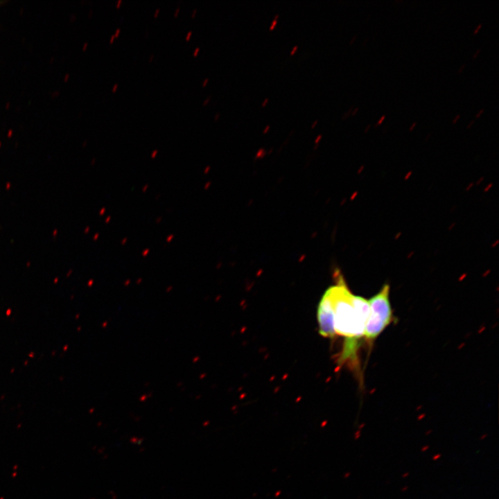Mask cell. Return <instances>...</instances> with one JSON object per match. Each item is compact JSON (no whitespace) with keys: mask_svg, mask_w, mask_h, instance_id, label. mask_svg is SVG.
Wrapping results in <instances>:
<instances>
[{"mask_svg":"<svg viewBox=\"0 0 499 499\" xmlns=\"http://www.w3.org/2000/svg\"><path fill=\"white\" fill-rule=\"evenodd\" d=\"M118 85L115 84L112 88V91H115L117 89Z\"/></svg>","mask_w":499,"mask_h":499,"instance_id":"obj_20","label":"cell"},{"mask_svg":"<svg viewBox=\"0 0 499 499\" xmlns=\"http://www.w3.org/2000/svg\"><path fill=\"white\" fill-rule=\"evenodd\" d=\"M441 457L440 454H436L432 457L433 460H437Z\"/></svg>","mask_w":499,"mask_h":499,"instance_id":"obj_10","label":"cell"},{"mask_svg":"<svg viewBox=\"0 0 499 499\" xmlns=\"http://www.w3.org/2000/svg\"><path fill=\"white\" fill-rule=\"evenodd\" d=\"M408 475H409V473H408V472H406L405 473H403V474L402 475V477H403V478H406Z\"/></svg>","mask_w":499,"mask_h":499,"instance_id":"obj_27","label":"cell"},{"mask_svg":"<svg viewBox=\"0 0 499 499\" xmlns=\"http://www.w3.org/2000/svg\"><path fill=\"white\" fill-rule=\"evenodd\" d=\"M385 118V115H383L380 117V119H379V121L374 125V127L376 128V126H378L379 125H380L383 123Z\"/></svg>","mask_w":499,"mask_h":499,"instance_id":"obj_4","label":"cell"},{"mask_svg":"<svg viewBox=\"0 0 499 499\" xmlns=\"http://www.w3.org/2000/svg\"><path fill=\"white\" fill-rule=\"evenodd\" d=\"M199 51H200V48H199V47H197V48L194 50L193 55H195V56L197 55V54H198V53L199 52Z\"/></svg>","mask_w":499,"mask_h":499,"instance_id":"obj_11","label":"cell"},{"mask_svg":"<svg viewBox=\"0 0 499 499\" xmlns=\"http://www.w3.org/2000/svg\"><path fill=\"white\" fill-rule=\"evenodd\" d=\"M219 115H220L219 114H216V115H215V119H218Z\"/></svg>","mask_w":499,"mask_h":499,"instance_id":"obj_36","label":"cell"},{"mask_svg":"<svg viewBox=\"0 0 499 499\" xmlns=\"http://www.w3.org/2000/svg\"><path fill=\"white\" fill-rule=\"evenodd\" d=\"M428 448H429V446L426 445L421 448V452H425V451L428 450Z\"/></svg>","mask_w":499,"mask_h":499,"instance_id":"obj_9","label":"cell"},{"mask_svg":"<svg viewBox=\"0 0 499 499\" xmlns=\"http://www.w3.org/2000/svg\"><path fill=\"white\" fill-rule=\"evenodd\" d=\"M268 98H265L264 102L262 103V106H265V104L268 103Z\"/></svg>","mask_w":499,"mask_h":499,"instance_id":"obj_22","label":"cell"},{"mask_svg":"<svg viewBox=\"0 0 499 499\" xmlns=\"http://www.w3.org/2000/svg\"><path fill=\"white\" fill-rule=\"evenodd\" d=\"M159 12V9L157 8V9L155 10V17H157V16Z\"/></svg>","mask_w":499,"mask_h":499,"instance_id":"obj_25","label":"cell"},{"mask_svg":"<svg viewBox=\"0 0 499 499\" xmlns=\"http://www.w3.org/2000/svg\"><path fill=\"white\" fill-rule=\"evenodd\" d=\"M297 49V46H295L292 48V51H291V52H290V54L292 55V54L296 51Z\"/></svg>","mask_w":499,"mask_h":499,"instance_id":"obj_13","label":"cell"},{"mask_svg":"<svg viewBox=\"0 0 499 499\" xmlns=\"http://www.w3.org/2000/svg\"><path fill=\"white\" fill-rule=\"evenodd\" d=\"M317 121H314V123L312 125V128H313L315 126V125L317 124Z\"/></svg>","mask_w":499,"mask_h":499,"instance_id":"obj_35","label":"cell"},{"mask_svg":"<svg viewBox=\"0 0 499 499\" xmlns=\"http://www.w3.org/2000/svg\"><path fill=\"white\" fill-rule=\"evenodd\" d=\"M356 35H354V36L353 37L352 40L351 41L350 44H352L353 42L356 40Z\"/></svg>","mask_w":499,"mask_h":499,"instance_id":"obj_31","label":"cell"},{"mask_svg":"<svg viewBox=\"0 0 499 499\" xmlns=\"http://www.w3.org/2000/svg\"><path fill=\"white\" fill-rule=\"evenodd\" d=\"M152 58H153V55H151L150 57V58H149V60L151 61L152 59Z\"/></svg>","mask_w":499,"mask_h":499,"instance_id":"obj_37","label":"cell"},{"mask_svg":"<svg viewBox=\"0 0 499 499\" xmlns=\"http://www.w3.org/2000/svg\"><path fill=\"white\" fill-rule=\"evenodd\" d=\"M464 67H465V64L462 65V66L460 67V68L459 69V70L457 71V72H458L459 73H461V72L463 71V69H464Z\"/></svg>","mask_w":499,"mask_h":499,"instance_id":"obj_14","label":"cell"},{"mask_svg":"<svg viewBox=\"0 0 499 499\" xmlns=\"http://www.w3.org/2000/svg\"><path fill=\"white\" fill-rule=\"evenodd\" d=\"M114 37H115L114 35H112V37H111V38H110V42H111V43L113 42Z\"/></svg>","mask_w":499,"mask_h":499,"instance_id":"obj_30","label":"cell"},{"mask_svg":"<svg viewBox=\"0 0 499 499\" xmlns=\"http://www.w3.org/2000/svg\"><path fill=\"white\" fill-rule=\"evenodd\" d=\"M460 116H461L460 114H457L455 116V118L453 120L452 123L455 124L457 122V121L459 119Z\"/></svg>","mask_w":499,"mask_h":499,"instance_id":"obj_7","label":"cell"},{"mask_svg":"<svg viewBox=\"0 0 499 499\" xmlns=\"http://www.w3.org/2000/svg\"><path fill=\"white\" fill-rule=\"evenodd\" d=\"M196 11H197L196 9L193 10V13L191 15L192 17H194V15H195Z\"/></svg>","mask_w":499,"mask_h":499,"instance_id":"obj_29","label":"cell"},{"mask_svg":"<svg viewBox=\"0 0 499 499\" xmlns=\"http://www.w3.org/2000/svg\"><path fill=\"white\" fill-rule=\"evenodd\" d=\"M408 489V487H404L403 489H401L402 491H406Z\"/></svg>","mask_w":499,"mask_h":499,"instance_id":"obj_34","label":"cell"},{"mask_svg":"<svg viewBox=\"0 0 499 499\" xmlns=\"http://www.w3.org/2000/svg\"><path fill=\"white\" fill-rule=\"evenodd\" d=\"M474 123V121H472L470 122V123L467 125V128H469Z\"/></svg>","mask_w":499,"mask_h":499,"instance_id":"obj_26","label":"cell"},{"mask_svg":"<svg viewBox=\"0 0 499 499\" xmlns=\"http://www.w3.org/2000/svg\"><path fill=\"white\" fill-rule=\"evenodd\" d=\"M358 109H359L358 107H356V109H355V110H354L353 111V112H352V115H354V114H356V112H357V111L358 110Z\"/></svg>","mask_w":499,"mask_h":499,"instance_id":"obj_23","label":"cell"},{"mask_svg":"<svg viewBox=\"0 0 499 499\" xmlns=\"http://www.w3.org/2000/svg\"><path fill=\"white\" fill-rule=\"evenodd\" d=\"M120 31H121V30L119 28L116 29L114 36L117 37L119 35Z\"/></svg>","mask_w":499,"mask_h":499,"instance_id":"obj_18","label":"cell"},{"mask_svg":"<svg viewBox=\"0 0 499 499\" xmlns=\"http://www.w3.org/2000/svg\"><path fill=\"white\" fill-rule=\"evenodd\" d=\"M210 98L211 96H209L206 100H204L203 102V105H206L209 102Z\"/></svg>","mask_w":499,"mask_h":499,"instance_id":"obj_17","label":"cell"},{"mask_svg":"<svg viewBox=\"0 0 499 499\" xmlns=\"http://www.w3.org/2000/svg\"><path fill=\"white\" fill-rule=\"evenodd\" d=\"M208 81H209V79L206 78L202 82V86H205Z\"/></svg>","mask_w":499,"mask_h":499,"instance_id":"obj_19","label":"cell"},{"mask_svg":"<svg viewBox=\"0 0 499 499\" xmlns=\"http://www.w3.org/2000/svg\"><path fill=\"white\" fill-rule=\"evenodd\" d=\"M484 112V109H482L479 111V112L475 115L476 119L479 118L480 116Z\"/></svg>","mask_w":499,"mask_h":499,"instance_id":"obj_8","label":"cell"},{"mask_svg":"<svg viewBox=\"0 0 499 499\" xmlns=\"http://www.w3.org/2000/svg\"><path fill=\"white\" fill-rule=\"evenodd\" d=\"M191 34H192V32H191V31H189V32L187 33V35H186V40H189Z\"/></svg>","mask_w":499,"mask_h":499,"instance_id":"obj_12","label":"cell"},{"mask_svg":"<svg viewBox=\"0 0 499 499\" xmlns=\"http://www.w3.org/2000/svg\"><path fill=\"white\" fill-rule=\"evenodd\" d=\"M351 109L350 110H349V112H347V113L343 116V119H345L346 117L348 116V115H349V114H350V112H351Z\"/></svg>","mask_w":499,"mask_h":499,"instance_id":"obj_21","label":"cell"},{"mask_svg":"<svg viewBox=\"0 0 499 499\" xmlns=\"http://www.w3.org/2000/svg\"><path fill=\"white\" fill-rule=\"evenodd\" d=\"M319 332L323 337L333 338L335 333L333 328V307L329 297L324 292L317 308Z\"/></svg>","mask_w":499,"mask_h":499,"instance_id":"obj_3","label":"cell"},{"mask_svg":"<svg viewBox=\"0 0 499 499\" xmlns=\"http://www.w3.org/2000/svg\"><path fill=\"white\" fill-rule=\"evenodd\" d=\"M329 297L333 313L335 334L345 338L340 360L354 362L357 357L358 341L364 336L369 313L368 300L351 292L342 277L338 283L325 292Z\"/></svg>","mask_w":499,"mask_h":499,"instance_id":"obj_1","label":"cell"},{"mask_svg":"<svg viewBox=\"0 0 499 499\" xmlns=\"http://www.w3.org/2000/svg\"><path fill=\"white\" fill-rule=\"evenodd\" d=\"M482 26V24H480L476 27L475 30H474L473 34H474V35H476V34L478 33L479 30L481 28Z\"/></svg>","mask_w":499,"mask_h":499,"instance_id":"obj_6","label":"cell"},{"mask_svg":"<svg viewBox=\"0 0 499 499\" xmlns=\"http://www.w3.org/2000/svg\"><path fill=\"white\" fill-rule=\"evenodd\" d=\"M179 10H180V8H177L176 9V10H175V14H174L175 17H176V16H177V14H178V12H179Z\"/></svg>","mask_w":499,"mask_h":499,"instance_id":"obj_24","label":"cell"},{"mask_svg":"<svg viewBox=\"0 0 499 499\" xmlns=\"http://www.w3.org/2000/svg\"><path fill=\"white\" fill-rule=\"evenodd\" d=\"M121 2H122L121 0H119V1H118L117 3H116V7H117V8L119 7V6H120V4H121Z\"/></svg>","mask_w":499,"mask_h":499,"instance_id":"obj_28","label":"cell"},{"mask_svg":"<svg viewBox=\"0 0 499 499\" xmlns=\"http://www.w3.org/2000/svg\"><path fill=\"white\" fill-rule=\"evenodd\" d=\"M416 125H417V123H416V122L413 123L412 125H411V127H410V131L412 130L413 128H414Z\"/></svg>","mask_w":499,"mask_h":499,"instance_id":"obj_16","label":"cell"},{"mask_svg":"<svg viewBox=\"0 0 499 499\" xmlns=\"http://www.w3.org/2000/svg\"><path fill=\"white\" fill-rule=\"evenodd\" d=\"M370 126H371V125L369 124V125L366 127V129H365V132H367V130H369V128H370Z\"/></svg>","mask_w":499,"mask_h":499,"instance_id":"obj_32","label":"cell"},{"mask_svg":"<svg viewBox=\"0 0 499 499\" xmlns=\"http://www.w3.org/2000/svg\"><path fill=\"white\" fill-rule=\"evenodd\" d=\"M269 128H270V126L267 125L264 130V132H267Z\"/></svg>","mask_w":499,"mask_h":499,"instance_id":"obj_33","label":"cell"},{"mask_svg":"<svg viewBox=\"0 0 499 499\" xmlns=\"http://www.w3.org/2000/svg\"><path fill=\"white\" fill-rule=\"evenodd\" d=\"M277 23V20L274 19V20L272 21V22L271 24V26H270V30H272L274 28V27L276 26Z\"/></svg>","mask_w":499,"mask_h":499,"instance_id":"obj_5","label":"cell"},{"mask_svg":"<svg viewBox=\"0 0 499 499\" xmlns=\"http://www.w3.org/2000/svg\"><path fill=\"white\" fill-rule=\"evenodd\" d=\"M480 51V49H478V50L474 53V55H473V58H474V59L476 58V57H477L478 55L479 54Z\"/></svg>","mask_w":499,"mask_h":499,"instance_id":"obj_15","label":"cell"},{"mask_svg":"<svg viewBox=\"0 0 499 499\" xmlns=\"http://www.w3.org/2000/svg\"><path fill=\"white\" fill-rule=\"evenodd\" d=\"M389 285L386 283L368 300L369 313L364 337L369 344H372L394 319L389 301Z\"/></svg>","mask_w":499,"mask_h":499,"instance_id":"obj_2","label":"cell"}]
</instances>
